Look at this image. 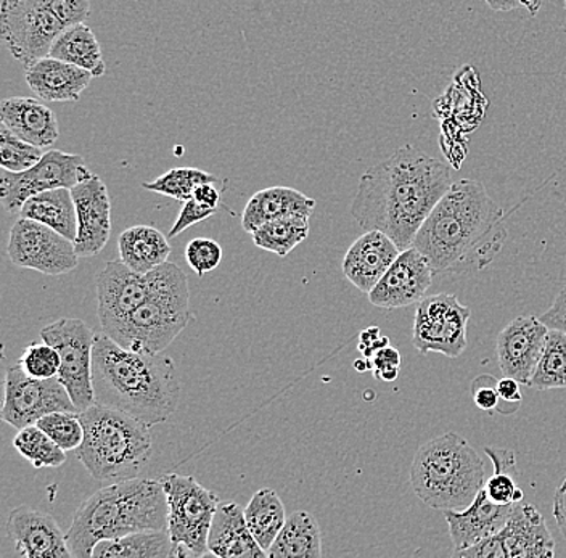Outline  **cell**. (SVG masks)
Returning <instances> with one entry per match:
<instances>
[{"mask_svg": "<svg viewBox=\"0 0 566 558\" xmlns=\"http://www.w3.org/2000/svg\"><path fill=\"white\" fill-rule=\"evenodd\" d=\"M216 213L218 211L208 210V208L201 207L195 200L186 201L179 217L176 219L175 225L169 231L168 239H175V236L182 234L186 229H189L190 225L207 221V219L214 217Z\"/></svg>", "mask_w": 566, "mask_h": 558, "instance_id": "f6af8a7d", "label": "cell"}, {"mask_svg": "<svg viewBox=\"0 0 566 558\" xmlns=\"http://www.w3.org/2000/svg\"><path fill=\"white\" fill-rule=\"evenodd\" d=\"M469 307L454 295L427 296L417 307L413 319V348L422 355L440 352L446 358L455 359L467 349V325Z\"/></svg>", "mask_w": 566, "mask_h": 558, "instance_id": "4fadbf2b", "label": "cell"}, {"mask_svg": "<svg viewBox=\"0 0 566 558\" xmlns=\"http://www.w3.org/2000/svg\"><path fill=\"white\" fill-rule=\"evenodd\" d=\"M505 211L478 180L460 179L413 240L434 277L486 270L507 242Z\"/></svg>", "mask_w": 566, "mask_h": 558, "instance_id": "7a4b0ae2", "label": "cell"}, {"mask_svg": "<svg viewBox=\"0 0 566 558\" xmlns=\"http://www.w3.org/2000/svg\"><path fill=\"white\" fill-rule=\"evenodd\" d=\"M243 515H245L248 529L265 552L271 549L272 544L281 535L283 526L289 520L281 497L269 487H263L251 497Z\"/></svg>", "mask_w": 566, "mask_h": 558, "instance_id": "4dcf8cb0", "label": "cell"}, {"mask_svg": "<svg viewBox=\"0 0 566 558\" xmlns=\"http://www.w3.org/2000/svg\"><path fill=\"white\" fill-rule=\"evenodd\" d=\"M51 7L66 30L84 23L91 15V3L87 0H51Z\"/></svg>", "mask_w": 566, "mask_h": 558, "instance_id": "ee69618b", "label": "cell"}, {"mask_svg": "<svg viewBox=\"0 0 566 558\" xmlns=\"http://www.w3.org/2000/svg\"><path fill=\"white\" fill-rule=\"evenodd\" d=\"M139 533H168L161 482L134 478L102 487L80 505L66 540L74 558H92L97 544Z\"/></svg>", "mask_w": 566, "mask_h": 558, "instance_id": "277c9868", "label": "cell"}, {"mask_svg": "<svg viewBox=\"0 0 566 558\" xmlns=\"http://www.w3.org/2000/svg\"><path fill=\"white\" fill-rule=\"evenodd\" d=\"M20 219H30L39 224L48 225L56 234L74 242L77 236V214L73 193L69 189H56L39 193L23 204Z\"/></svg>", "mask_w": 566, "mask_h": 558, "instance_id": "83f0119b", "label": "cell"}, {"mask_svg": "<svg viewBox=\"0 0 566 558\" xmlns=\"http://www.w3.org/2000/svg\"><path fill=\"white\" fill-rule=\"evenodd\" d=\"M452 558H555V540L541 512L522 503L499 535L454 550Z\"/></svg>", "mask_w": 566, "mask_h": 558, "instance_id": "7c38bea8", "label": "cell"}, {"mask_svg": "<svg viewBox=\"0 0 566 558\" xmlns=\"http://www.w3.org/2000/svg\"><path fill=\"white\" fill-rule=\"evenodd\" d=\"M53 13L51 0H2L0 33L10 54L24 70L51 56L53 44L65 31Z\"/></svg>", "mask_w": 566, "mask_h": 558, "instance_id": "ba28073f", "label": "cell"}, {"mask_svg": "<svg viewBox=\"0 0 566 558\" xmlns=\"http://www.w3.org/2000/svg\"><path fill=\"white\" fill-rule=\"evenodd\" d=\"M7 533L23 558H74L66 535L48 512L21 505L10 514Z\"/></svg>", "mask_w": 566, "mask_h": 558, "instance_id": "ffe728a7", "label": "cell"}, {"mask_svg": "<svg viewBox=\"0 0 566 558\" xmlns=\"http://www.w3.org/2000/svg\"><path fill=\"white\" fill-rule=\"evenodd\" d=\"M94 172L87 168L81 155L60 150L45 151L39 165L30 171L0 175V199L7 213H20L23 204L39 193L56 189H73L77 183L91 178Z\"/></svg>", "mask_w": 566, "mask_h": 558, "instance_id": "8fae6325", "label": "cell"}, {"mask_svg": "<svg viewBox=\"0 0 566 558\" xmlns=\"http://www.w3.org/2000/svg\"><path fill=\"white\" fill-rule=\"evenodd\" d=\"M7 254L15 266L44 275L69 274L80 264L74 242L30 219L18 218L10 229Z\"/></svg>", "mask_w": 566, "mask_h": 558, "instance_id": "9a60e30c", "label": "cell"}, {"mask_svg": "<svg viewBox=\"0 0 566 558\" xmlns=\"http://www.w3.org/2000/svg\"><path fill=\"white\" fill-rule=\"evenodd\" d=\"M554 512L555 522H557L558 529H560L562 536L566 540V476L560 486L555 491L554 496Z\"/></svg>", "mask_w": 566, "mask_h": 558, "instance_id": "681fc988", "label": "cell"}, {"mask_svg": "<svg viewBox=\"0 0 566 558\" xmlns=\"http://www.w3.org/2000/svg\"><path fill=\"white\" fill-rule=\"evenodd\" d=\"M354 369L359 370V372H366V370H371V362L369 359H359L354 362Z\"/></svg>", "mask_w": 566, "mask_h": 558, "instance_id": "db71d44e", "label": "cell"}, {"mask_svg": "<svg viewBox=\"0 0 566 558\" xmlns=\"http://www.w3.org/2000/svg\"><path fill=\"white\" fill-rule=\"evenodd\" d=\"M198 558H219L218 556H214V554L210 552V550H208V552H205L203 556H200Z\"/></svg>", "mask_w": 566, "mask_h": 558, "instance_id": "11a10c76", "label": "cell"}, {"mask_svg": "<svg viewBox=\"0 0 566 558\" xmlns=\"http://www.w3.org/2000/svg\"><path fill=\"white\" fill-rule=\"evenodd\" d=\"M518 505H495L483 487L467 510L444 512L454 550L469 549L499 535Z\"/></svg>", "mask_w": 566, "mask_h": 558, "instance_id": "44dd1931", "label": "cell"}, {"mask_svg": "<svg viewBox=\"0 0 566 558\" xmlns=\"http://www.w3.org/2000/svg\"><path fill=\"white\" fill-rule=\"evenodd\" d=\"M95 404L116 409L145 425L166 422L180 401V379L169 356L126 351L95 335L92 366Z\"/></svg>", "mask_w": 566, "mask_h": 558, "instance_id": "3957f363", "label": "cell"}, {"mask_svg": "<svg viewBox=\"0 0 566 558\" xmlns=\"http://www.w3.org/2000/svg\"><path fill=\"white\" fill-rule=\"evenodd\" d=\"M497 381L491 376H480L473 380L472 397L473 402L480 411L491 412L499 411L501 408V398L497 393Z\"/></svg>", "mask_w": 566, "mask_h": 558, "instance_id": "7bdbcfd3", "label": "cell"}, {"mask_svg": "<svg viewBox=\"0 0 566 558\" xmlns=\"http://www.w3.org/2000/svg\"><path fill=\"white\" fill-rule=\"evenodd\" d=\"M316 200L292 187H269L254 193L242 214V229L253 234L269 222L313 217Z\"/></svg>", "mask_w": 566, "mask_h": 558, "instance_id": "d4e9b609", "label": "cell"}, {"mask_svg": "<svg viewBox=\"0 0 566 558\" xmlns=\"http://www.w3.org/2000/svg\"><path fill=\"white\" fill-rule=\"evenodd\" d=\"M53 412L80 414L71 401L69 391L59 379L35 380L28 377L21 367H10L6 376V401L2 420L13 429L33 427L42 417Z\"/></svg>", "mask_w": 566, "mask_h": 558, "instance_id": "5bb4252c", "label": "cell"}, {"mask_svg": "<svg viewBox=\"0 0 566 558\" xmlns=\"http://www.w3.org/2000/svg\"><path fill=\"white\" fill-rule=\"evenodd\" d=\"M565 9H566V3H565Z\"/></svg>", "mask_w": 566, "mask_h": 558, "instance_id": "9f6ffc18", "label": "cell"}, {"mask_svg": "<svg viewBox=\"0 0 566 558\" xmlns=\"http://www.w3.org/2000/svg\"><path fill=\"white\" fill-rule=\"evenodd\" d=\"M169 558H198L195 556L192 550L187 549L186 546H179V544H175V547H172V552Z\"/></svg>", "mask_w": 566, "mask_h": 558, "instance_id": "f5cc1de1", "label": "cell"}, {"mask_svg": "<svg viewBox=\"0 0 566 558\" xmlns=\"http://www.w3.org/2000/svg\"><path fill=\"white\" fill-rule=\"evenodd\" d=\"M399 254L401 250L389 236L378 231L364 232L346 252L343 274L354 287L369 295Z\"/></svg>", "mask_w": 566, "mask_h": 558, "instance_id": "7402d4cb", "label": "cell"}, {"mask_svg": "<svg viewBox=\"0 0 566 558\" xmlns=\"http://www.w3.org/2000/svg\"><path fill=\"white\" fill-rule=\"evenodd\" d=\"M539 319L541 323L546 325L548 330H560L566 334V287L558 292L552 306L548 307Z\"/></svg>", "mask_w": 566, "mask_h": 558, "instance_id": "bcb514c9", "label": "cell"}, {"mask_svg": "<svg viewBox=\"0 0 566 558\" xmlns=\"http://www.w3.org/2000/svg\"><path fill=\"white\" fill-rule=\"evenodd\" d=\"M168 503V533L171 540L186 546L195 556L208 552V538L219 499L200 485L193 476L171 473L159 480Z\"/></svg>", "mask_w": 566, "mask_h": 558, "instance_id": "9c48e42d", "label": "cell"}, {"mask_svg": "<svg viewBox=\"0 0 566 558\" xmlns=\"http://www.w3.org/2000/svg\"><path fill=\"white\" fill-rule=\"evenodd\" d=\"M24 80L41 101L74 104L80 101L94 76L77 66L48 56L24 70Z\"/></svg>", "mask_w": 566, "mask_h": 558, "instance_id": "cb8c5ba5", "label": "cell"}, {"mask_svg": "<svg viewBox=\"0 0 566 558\" xmlns=\"http://www.w3.org/2000/svg\"><path fill=\"white\" fill-rule=\"evenodd\" d=\"M221 199L222 192L216 189L214 183H205V186L198 187L192 197V200L201 207L214 211H219V208H221Z\"/></svg>", "mask_w": 566, "mask_h": 558, "instance_id": "c3c4849f", "label": "cell"}, {"mask_svg": "<svg viewBox=\"0 0 566 558\" xmlns=\"http://www.w3.org/2000/svg\"><path fill=\"white\" fill-rule=\"evenodd\" d=\"M380 328L378 327H369L360 331L359 351L363 352L364 359H371V348H374L375 343L380 340Z\"/></svg>", "mask_w": 566, "mask_h": 558, "instance_id": "816d5d0a", "label": "cell"}, {"mask_svg": "<svg viewBox=\"0 0 566 558\" xmlns=\"http://www.w3.org/2000/svg\"><path fill=\"white\" fill-rule=\"evenodd\" d=\"M216 182H218V178L203 169L172 168L159 178L142 183V189L186 203V201L192 200L193 192L198 187Z\"/></svg>", "mask_w": 566, "mask_h": 558, "instance_id": "d590c367", "label": "cell"}, {"mask_svg": "<svg viewBox=\"0 0 566 558\" xmlns=\"http://www.w3.org/2000/svg\"><path fill=\"white\" fill-rule=\"evenodd\" d=\"M119 260L129 270L150 274L169 263L171 245L169 239L151 225H134L126 229L118 240Z\"/></svg>", "mask_w": 566, "mask_h": 558, "instance_id": "4316f807", "label": "cell"}, {"mask_svg": "<svg viewBox=\"0 0 566 558\" xmlns=\"http://www.w3.org/2000/svg\"><path fill=\"white\" fill-rule=\"evenodd\" d=\"M17 364L31 379L51 380L59 377L62 362H60L59 351L42 341L27 346Z\"/></svg>", "mask_w": 566, "mask_h": 558, "instance_id": "ab89813d", "label": "cell"}, {"mask_svg": "<svg viewBox=\"0 0 566 558\" xmlns=\"http://www.w3.org/2000/svg\"><path fill=\"white\" fill-rule=\"evenodd\" d=\"M486 6L490 9L495 10V12H511V10L516 9H528L531 15H536L539 12L541 7H543V2H491L488 0Z\"/></svg>", "mask_w": 566, "mask_h": 558, "instance_id": "f907efd6", "label": "cell"}, {"mask_svg": "<svg viewBox=\"0 0 566 558\" xmlns=\"http://www.w3.org/2000/svg\"><path fill=\"white\" fill-rule=\"evenodd\" d=\"M45 151L34 145L23 143L7 127L0 126V165L3 171L21 175L30 171L44 158Z\"/></svg>", "mask_w": 566, "mask_h": 558, "instance_id": "74e56055", "label": "cell"}, {"mask_svg": "<svg viewBox=\"0 0 566 558\" xmlns=\"http://www.w3.org/2000/svg\"><path fill=\"white\" fill-rule=\"evenodd\" d=\"M371 372L375 379L384 381H395L399 377V369H401L402 356L395 346H387L375 352L374 358L370 359Z\"/></svg>", "mask_w": 566, "mask_h": 558, "instance_id": "b9f144b4", "label": "cell"}, {"mask_svg": "<svg viewBox=\"0 0 566 558\" xmlns=\"http://www.w3.org/2000/svg\"><path fill=\"white\" fill-rule=\"evenodd\" d=\"M13 446L34 468L62 467L66 461V452L60 450L51 438L35 425L18 430L17 436L13 438Z\"/></svg>", "mask_w": 566, "mask_h": 558, "instance_id": "8d00e7d4", "label": "cell"}, {"mask_svg": "<svg viewBox=\"0 0 566 558\" xmlns=\"http://www.w3.org/2000/svg\"><path fill=\"white\" fill-rule=\"evenodd\" d=\"M95 335L84 320L69 317L55 320L41 330L42 341L59 351L62 364L56 379L69 391L80 414L95 404L92 383Z\"/></svg>", "mask_w": 566, "mask_h": 558, "instance_id": "30bf717a", "label": "cell"}, {"mask_svg": "<svg viewBox=\"0 0 566 558\" xmlns=\"http://www.w3.org/2000/svg\"><path fill=\"white\" fill-rule=\"evenodd\" d=\"M0 123L23 143L48 150L59 140L55 113L35 98L10 97L0 104Z\"/></svg>", "mask_w": 566, "mask_h": 558, "instance_id": "603a6c76", "label": "cell"}, {"mask_svg": "<svg viewBox=\"0 0 566 558\" xmlns=\"http://www.w3.org/2000/svg\"><path fill=\"white\" fill-rule=\"evenodd\" d=\"M186 261L198 277H203L222 263V246L216 240L198 236L187 245Z\"/></svg>", "mask_w": 566, "mask_h": 558, "instance_id": "60d3db41", "label": "cell"}, {"mask_svg": "<svg viewBox=\"0 0 566 558\" xmlns=\"http://www.w3.org/2000/svg\"><path fill=\"white\" fill-rule=\"evenodd\" d=\"M497 393L502 402L507 406H512L513 409H518L522 404V390H520V383L511 377H504L497 381ZM501 409V408H499Z\"/></svg>", "mask_w": 566, "mask_h": 558, "instance_id": "7dc6e473", "label": "cell"}, {"mask_svg": "<svg viewBox=\"0 0 566 558\" xmlns=\"http://www.w3.org/2000/svg\"><path fill=\"white\" fill-rule=\"evenodd\" d=\"M172 547L169 533H139L97 544L92 558H169Z\"/></svg>", "mask_w": 566, "mask_h": 558, "instance_id": "1f68e13d", "label": "cell"}, {"mask_svg": "<svg viewBox=\"0 0 566 558\" xmlns=\"http://www.w3.org/2000/svg\"><path fill=\"white\" fill-rule=\"evenodd\" d=\"M452 183L446 162L407 144L364 172L352 217L364 231L381 232L405 252L412 249L424 221Z\"/></svg>", "mask_w": 566, "mask_h": 558, "instance_id": "6da1fadb", "label": "cell"}, {"mask_svg": "<svg viewBox=\"0 0 566 558\" xmlns=\"http://www.w3.org/2000/svg\"><path fill=\"white\" fill-rule=\"evenodd\" d=\"M486 482L483 459L462 434L433 438L413 455L410 486L424 505L442 514L467 510Z\"/></svg>", "mask_w": 566, "mask_h": 558, "instance_id": "5b68a950", "label": "cell"}, {"mask_svg": "<svg viewBox=\"0 0 566 558\" xmlns=\"http://www.w3.org/2000/svg\"><path fill=\"white\" fill-rule=\"evenodd\" d=\"M433 278V267L427 257L412 246L399 254L377 287L367 296L371 305L380 309H401L423 302Z\"/></svg>", "mask_w": 566, "mask_h": 558, "instance_id": "ac0fdd59", "label": "cell"}, {"mask_svg": "<svg viewBox=\"0 0 566 558\" xmlns=\"http://www.w3.org/2000/svg\"><path fill=\"white\" fill-rule=\"evenodd\" d=\"M310 229V219H281V221L269 222L251 236L258 249L285 257L307 239Z\"/></svg>", "mask_w": 566, "mask_h": 558, "instance_id": "836d02e7", "label": "cell"}, {"mask_svg": "<svg viewBox=\"0 0 566 558\" xmlns=\"http://www.w3.org/2000/svg\"><path fill=\"white\" fill-rule=\"evenodd\" d=\"M52 59L77 66L94 77L106 72L104 54L94 31L86 23L76 24L63 31L51 51Z\"/></svg>", "mask_w": 566, "mask_h": 558, "instance_id": "f546056e", "label": "cell"}, {"mask_svg": "<svg viewBox=\"0 0 566 558\" xmlns=\"http://www.w3.org/2000/svg\"><path fill=\"white\" fill-rule=\"evenodd\" d=\"M62 451H77L84 441V427L80 414L53 412L35 423Z\"/></svg>", "mask_w": 566, "mask_h": 558, "instance_id": "f35d334b", "label": "cell"}, {"mask_svg": "<svg viewBox=\"0 0 566 558\" xmlns=\"http://www.w3.org/2000/svg\"><path fill=\"white\" fill-rule=\"evenodd\" d=\"M528 387L537 391L566 388V334L564 331L548 330L543 356Z\"/></svg>", "mask_w": 566, "mask_h": 558, "instance_id": "e575fe53", "label": "cell"}, {"mask_svg": "<svg viewBox=\"0 0 566 558\" xmlns=\"http://www.w3.org/2000/svg\"><path fill=\"white\" fill-rule=\"evenodd\" d=\"M77 214V236L74 240L80 257L97 256L112 235V201L104 180L91 178L71 189Z\"/></svg>", "mask_w": 566, "mask_h": 558, "instance_id": "d6986e66", "label": "cell"}, {"mask_svg": "<svg viewBox=\"0 0 566 558\" xmlns=\"http://www.w3.org/2000/svg\"><path fill=\"white\" fill-rule=\"evenodd\" d=\"M488 457L494 465L493 476L486 482L488 497L495 505H518L525 499V494L516 485V476L520 475L518 464H516V454L512 450H502V448H484Z\"/></svg>", "mask_w": 566, "mask_h": 558, "instance_id": "d6a6232c", "label": "cell"}, {"mask_svg": "<svg viewBox=\"0 0 566 558\" xmlns=\"http://www.w3.org/2000/svg\"><path fill=\"white\" fill-rule=\"evenodd\" d=\"M80 419L84 441L76 455L88 475L112 485L137 478L154 448L150 427L98 404L81 412Z\"/></svg>", "mask_w": 566, "mask_h": 558, "instance_id": "8992f818", "label": "cell"}, {"mask_svg": "<svg viewBox=\"0 0 566 558\" xmlns=\"http://www.w3.org/2000/svg\"><path fill=\"white\" fill-rule=\"evenodd\" d=\"M208 550L219 558H269L248 529L242 507L235 503L219 504Z\"/></svg>", "mask_w": 566, "mask_h": 558, "instance_id": "484cf974", "label": "cell"}, {"mask_svg": "<svg viewBox=\"0 0 566 558\" xmlns=\"http://www.w3.org/2000/svg\"><path fill=\"white\" fill-rule=\"evenodd\" d=\"M548 328L539 317L522 316L502 328L495 341L497 362L504 377L528 387L543 356Z\"/></svg>", "mask_w": 566, "mask_h": 558, "instance_id": "e0dca14e", "label": "cell"}, {"mask_svg": "<svg viewBox=\"0 0 566 558\" xmlns=\"http://www.w3.org/2000/svg\"><path fill=\"white\" fill-rule=\"evenodd\" d=\"M269 558H322L321 526L310 512L290 515L277 539L268 550Z\"/></svg>", "mask_w": 566, "mask_h": 558, "instance_id": "f1b7e54d", "label": "cell"}, {"mask_svg": "<svg viewBox=\"0 0 566 558\" xmlns=\"http://www.w3.org/2000/svg\"><path fill=\"white\" fill-rule=\"evenodd\" d=\"M154 272L139 274L122 260L108 261L97 275V316L102 331L126 320L150 295Z\"/></svg>", "mask_w": 566, "mask_h": 558, "instance_id": "2e32d148", "label": "cell"}, {"mask_svg": "<svg viewBox=\"0 0 566 558\" xmlns=\"http://www.w3.org/2000/svg\"><path fill=\"white\" fill-rule=\"evenodd\" d=\"M193 319L189 278L177 264L166 263L154 271L148 298L105 335L126 351L163 355Z\"/></svg>", "mask_w": 566, "mask_h": 558, "instance_id": "52a82bcc", "label": "cell"}]
</instances>
